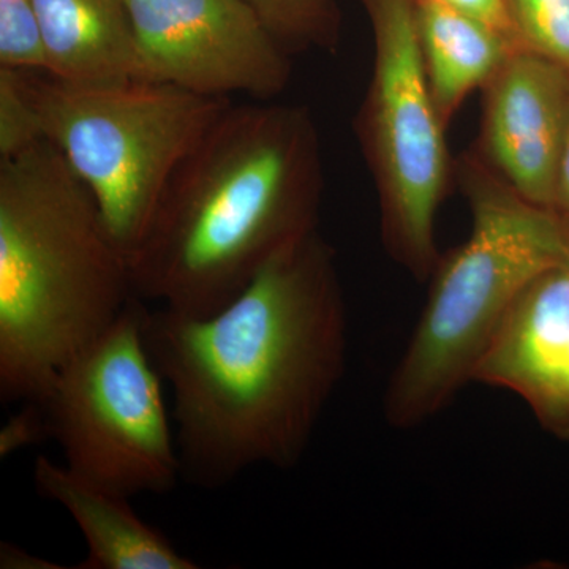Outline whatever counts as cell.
<instances>
[{
	"label": "cell",
	"instance_id": "obj_1",
	"mask_svg": "<svg viewBox=\"0 0 569 569\" xmlns=\"http://www.w3.org/2000/svg\"><path fill=\"white\" fill-rule=\"evenodd\" d=\"M347 332L336 253L317 230L211 316L146 307L182 481L222 489L249 468L298 466L346 370Z\"/></svg>",
	"mask_w": 569,
	"mask_h": 569
},
{
	"label": "cell",
	"instance_id": "obj_15",
	"mask_svg": "<svg viewBox=\"0 0 569 569\" xmlns=\"http://www.w3.org/2000/svg\"><path fill=\"white\" fill-rule=\"evenodd\" d=\"M520 43L569 71V0H507Z\"/></svg>",
	"mask_w": 569,
	"mask_h": 569
},
{
	"label": "cell",
	"instance_id": "obj_16",
	"mask_svg": "<svg viewBox=\"0 0 569 569\" xmlns=\"http://www.w3.org/2000/svg\"><path fill=\"white\" fill-rule=\"evenodd\" d=\"M0 67L47 74V47L33 0H0Z\"/></svg>",
	"mask_w": 569,
	"mask_h": 569
},
{
	"label": "cell",
	"instance_id": "obj_20",
	"mask_svg": "<svg viewBox=\"0 0 569 569\" xmlns=\"http://www.w3.org/2000/svg\"><path fill=\"white\" fill-rule=\"evenodd\" d=\"M552 211L569 227V126L557 168Z\"/></svg>",
	"mask_w": 569,
	"mask_h": 569
},
{
	"label": "cell",
	"instance_id": "obj_10",
	"mask_svg": "<svg viewBox=\"0 0 569 569\" xmlns=\"http://www.w3.org/2000/svg\"><path fill=\"white\" fill-rule=\"evenodd\" d=\"M473 381L515 392L539 425L569 440V266L546 272L520 295Z\"/></svg>",
	"mask_w": 569,
	"mask_h": 569
},
{
	"label": "cell",
	"instance_id": "obj_11",
	"mask_svg": "<svg viewBox=\"0 0 569 569\" xmlns=\"http://www.w3.org/2000/svg\"><path fill=\"white\" fill-rule=\"evenodd\" d=\"M33 486L44 500L73 519L88 545L81 569H197L162 531L149 526L130 505V497L81 477L66 463L39 456Z\"/></svg>",
	"mask_w": 569,
	"mask_h": 569
},
{
	"label": "cell",
	"instance_id": "obj_2",
	"mask_svg": "<svg viewBox=\"0 0 569 569\" xmlns=\"http://www.w3.org/2000/svg\"><path fill=\"white\" fill-rule=\"evenodd\" d=\"M321 194L309 110L230 103L171 174L130 254L134 296L211 316L280 250L317 230Z\"/></svg>",
	"mask_w": 569,
	"mask_h": 569
},
{
	"label": "cell",
	"instance_id": "obj_13",
	"mask_svg": "<svg viewBox=\"0 0 569 569\" xmlns=\"http://www.w3.org/2000/svg\"><path fill=\"white\" fill-rule=\"evenodd\" d=\"M415 7L430 92L448 127L463 100L522 47L440 0H415Z\"/></svg>",
	"mask_w": 569,
	"mask_h": 569
},
{
	"label": "cell",
	"instance_id": "obj_5",
	"mask_svg": "<svg viewBox=\"0 0 569 569\" xmlns=\"http://www.w3.org/2000/svg\"><path fill=\"white\" fill-rule=\"evenodd\" d=\"M22 74L44 138L91 190L130 258L171 174L231 100L160 82L74 88Z\"/></svg>",
	"mask_w": 569,
	"mask_h": 569
},
{
	"label": "cell",
	"instance_id": "obj_7",
	"mask_svg": "<svg viewBox=\"0 0 569 569\" xmlns=\"http://www.w3.org/2000/svg\"><path fill=\"white\" fill-rule=\"evenodd\" d=\"M373 41L372 81L359 138L376 179L385 246L418 279L440 260L436 219L451 160L427 80L415 0H365Z\"/></svg>",
	"mask_w": 569,
	"mask_h": 569
},
{
	"label": "cell",
	"instance_id": "obj_14",
	"mask_svg": "<svg viewBox=\"0 0 569 569\" xmlns=\"http://www.w3.org/2000/svg\"><path fill=\"white\" fill-rule=\"evenodd\" d=\"M288 56L320 48L335 51L339 17L332 0H244Z\"/></svg>",
	"mask_w": 569,
	"mask_h": 569
},
{
	"label": "cell",
	"instance_id": "obj_18",
	"mask_svg": "<svg viewBox=\"0 0 569 569\" xmlns=\"http://www.w3.org/2000/svg\"><path fill=\"white\" fill-rule=\"evenodd\" d=\"M51 438L47 413L40 402H26L24 410L10 419L0 433V455L10 456L28 445Z\"/></svg>",
	"mask_w": 569,
	"mask_h": 569
},
{
	"label": "cell",
	"instance_id": "obj_19",
	"mask_svg": "<svg viewBox=\"0 0 569 569\" xmlns=\"http://www.w3.org/2000/svg\"><path fill=\"white\" fill-rule=\"evenodd\" d=\"M440 2L488 26L492 31L522 47L507 0H440Z\"/></svg>",
	"mask_w": 569,
	"mask_h": 569
},
{
	"label": "cell",
	"instance_id": "obj_9",
	"mask_svg": "<svg viewBox=\"0 0 569 569\" xmlns=\"http://www.w3.org/2000/svg\"><path fill=\"white\" fill-rule=\"evenodd\" d=\"M569 126V71L518 50L485 88L481 157L531 203L552 209Z\"/></svg>",
	"mask_w": 569,
	"mask_h": 569
},
{
	"label": "cell",
	"instance_id": "obj_6",
	"mask_svg": "<svg viewBox=\"0 0 569 569\" xmlns=\"http://www.w3.org/2000/svg\"><path fill=\"white\" fill-rule=\"evenodd\" d=\"M138 296L56 373L41 400L66 466L126 497L167 493L181 479L164 381L144 337Z\"/></svg>",
	"mask_w": 569,
	"mask_h": 569
},
{
	"label": "cell",
	"instance_id": "obj_17",
	"mask_svg": "<svg viewBox=\"0 0 569 569\" xmlns=\"http://www.w3.org/2000/svg\"><path fill=\"white\" fill-rule=\"evenodd\" d=\"M47 140L21 70L0 67V160Z\"/></svg>",
	"mask_w": 569,
	"mask_h": 569
},
{
	"label": "cell",
	"instance_id": "obj_4",
	"mask_svg": "<svg viewBox=\"0 0 569 569\" xmlns=\"http://www.w3.org/2000/svg\"><path fill=\"white\" fill-rule=\"evenodd\" d=\"M471 211L470 236L432 272V287L406 353L389 381L385 415L407 429L448 406L509 310L535 280L569 266V227L531 203L482 162L458 164Z\"/></svg>",
	"mask_w": 569,
	"mask_h": 569
},
{
	"label": "cell",
	"instance_id": "obj_8",
	"mask_svg": "<svg viewBox=\"0 0 569 569\" xmlns=\"http://www.w3.org/2000/svg\"><path fill=\"white\" fill-rule=\"evenodd\" d=\"M137 41L134 81L201 96L269 102L291 63L244 0H127Z\"/></svg>",
	"mask_w": 569,
	"mask_h": 569
},
{
	"label": "cell",
	"instance_id": "obj_12",
	"mask_svg": "<svg viewBox=\"0 0 569 569\" xmlns=\"http://www.w3.org/2000/svg\"><path fill=\"white\" fill-rule=\"evenodd\" d=\"M48 77L74 88H110L137 78V41L127 0H33Z\"/></svg>",
	"mask_w": 569,
	"mask_h": 569
},
{
	"label": "cell",
	"instance_id": "obj_3",
	"mask_svg": "<svg viewBox=\"0 0 569 569\" xmlns=\"http://www.w3.org/2000/svg\"><path fill=\"white\" fill-rule=\"evenodd\" d=\"M134 296L130 261L51 141L0 160V399L37 402Z\"/></svg>",
	"mask_w": 569,
	"mask_h": 569
}]
</instances>
